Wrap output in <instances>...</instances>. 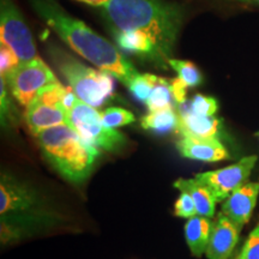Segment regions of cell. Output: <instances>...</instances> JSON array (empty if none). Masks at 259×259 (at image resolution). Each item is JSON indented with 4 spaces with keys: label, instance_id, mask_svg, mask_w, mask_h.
<instances>
[{
    "label": "cell",
    "instance_id": "f546056e",
    "mask_svg": "<svg viewBox=\"0 0 259 259\" xmlns=\"http://www.w3.org/2000/svg\"><path fill=\"white\" fill-rule=\"evenodd\" d=\"M255 135H257V137L259 138V132H257V134H255Z\"/></svg>",
    "mask_w": 259,
    "mask_h": 259
},
{
    "label": "cell",
    "instance_id": "e0dca14e",
    "mask_svg": "<svg viewBox=\"0 0 259 259\" xmlns=\"http://www.w3.org/2000/svg\"><path fill=\"white\" fill-rule=\"evenodd\" d=\"M179 122V114L173 108L158 112H149L141 119V125L144 130L156 132L176 131Z\"/></svg>",
    "mask_w": 259,
    "mask_h": 259
},
{
    "label": "cell",
    "instance_id": "9c48e42d",
    "mask_svg": "<svg viewBox=\"0 0 259 259\" xmlns=\"http://www.w3.org/2000/svg\"><path fill=\"white\" fill-rule=\"evenodd\" d=\"M258 157L255 155L242 157L236 163L216 170L198 173L194 178L202 181L211 190L216 202H225L229 194L247 183Z\"/></svg>",
    "mask_w": 259,
    "mask_h": 259
},
{
    "label": "cell",
    "instance_id": "603a6c76",
    "mask_svg": "<svg viewBox=\"0 0 259 259\" xmlns=\"http://www.w3.org/2000/svg\"><path fill=\"white\" fill-rule=\"evenodd\" d=\"M235 259H259V223L248 234Z\"/></svg>",
    "mask_w": 259,
    "mask_h": 259
},
{
    "label": "cell",
    "instance_id": "8fae6325",
    "mask_svg": "<svg viewBox=\"0 0 259 259\" xmlns=\"http://www.w3.org/2000/svg\"><path fill=\"white\" fill-rule=\"evenodd\" d=\"M242 229L222 212L218 213L206 247L208 259H229L234 252Z\"/></svg>",
    "mask_w": 259,
    "mask_h": 259
},
{
    "label": "cell",
    "instance_id": "d4e9b609",
    "mask_svg": "<svg viewBox=\"0 0 259 259\" xmlns=\"http://www.w3.org/2000/svg\"><path fill=\"white\" fill-rule=\"evenodd\" d=\"M19 64L21 61L15 52L5 45L0 44V73H2L3 78H5Z\"/></svg>",
    "mask_w": 259,
    "mask_h": 259
},
{
    "label": "cell",
    "instance_id": "f1b7e54d",
    "mask_svg": "<svg viewBox=\"0 0 259 259\" xmlns=\"http://www.w3.org/2000/svg\"><path fill=\"white\" fill-rule=\"evenodd\" d=\"M238 2H246V3H255V4H259V0H238Z\"/></svg>",
    "mask_w": 259,
    "mask_h": 259
},
{
    "label": "cell",
    "instance_id": "5bb4252c",
    "mask_svg": "<svg viewBox=\"0 0 259 259\" xmlns=\"http://www.w3.org/2000/svg\"><path fill=\"white\" fill-rule=\"evenodd\" d=\"M183 157L200 162H220L228 160L229 153L220 139L183 137L177 143Z\"/></svg>",
    "mask_w": 259,
    "mask_h": 259
},
{
    "label": "cell",
    "instance_id": "ba28073f",
    "mask_svg": "<svg viewBox=\"0 0 259 259\" xmlns=\"http://www.w3.org/2000/svg\"><path fill=\"white\" fill-rule=\"evenodd\" d=\"M67 89L63 84L38 95L25 107V122L34 136L54 126L69 124V111L65 107Z\"/></svg>",
    "mask_w": 259,
    "mask_h": 259
},
{
    "label": "cell",
    "instance_id": "5b68a950",
    "mask_svg": "<svg viewBox=\"0 0 259 259\" xmlns=\"http://www.w3.org/2000/svg\"><path fill=\"white\" fill-rule=\"evenodd\" d=\"M84 142L100 150L119 153L127 144V138L115 128L103 125L100 112L76 96L69 108V124Z\"/></svg>",
    "mask_w": 259,
    "mask_h": 259
},
{
    "label": "cell",
    "instance_id": "7402d4cb",
    "mask_svg": "<svg viewBox=\"0 0 259 259\" xmlns=\"http://www.w3.org/2000/svg\"><path fill=\"white\" fill-rule=\"evenodd\" d=\"M189 109L191 112H193L194 114L203 116H215L219 111V102L218 100L213 99L211 96L197 94L191 100Z\"/></svg>",
    "mask_w": 259,
    "mask_h": 259
},
{
    "label": "cell",
    "instance_id": "8992f818",
    "mask_svg": "<svg viewBox=\"0 0 259 259\" xmlns=\"http://www.w3.org/2000/svg\"><path fill=\"white\" fill-rule=\"evenodd\" d=\"M4 79L14 99L24 107L30 105L42 93L60 84L53 71L41 58L21 63Z\"/></svg>",
    "mask_w": 259,
    "mask_h": 259
},
{
    "label": "cell",
    "instance_id": "30bf717a",
    "mask_svg": "<svg viewBox=\"0 0 259 259\" xmlns=\"http://www.w3.org/2000/svg\"><path fill=\"white\" fill-rule=\"evenodd\" d=\"M259 197V180L247 181L229 194L222 204L221 212L242 229L251 220Z\"/></svg>",
    "mask_w": 259,
    "mask_h": 259
},
{
    "label": "cell",
    "instance_id": "4fadbf2b",
    "mask_svg": "<svg viewBox=\"0 0 259 259\" xmlns=\"http://www.w3.org/2000/svg\"><path fill=\"white\" fill-rule=\"evenodd\" d=\"M179 122L176 130L177 134L183 137L220 139L222 121L215 116H203L194 114L189 108L180 111Z\"/></svg>",
    "mask_w": 259,
    "mask_h": 259
},
{
    "label": "cell",
    "instance_id": "7a4b0ae2",
    "mask_svg": "<svg viewBox=\"0 0 259 259\" xmlns=\"http://www.w3.org/2000/svg\"><path fill=\"white\" fill-rule=\"evenodd\" d=\"M30 3L38 17L65 44L100 71L111 74L127 88L138 76L134 64L114 45L96 34L82 21L66 14L54 0H30Z\"/></svg>",
    "mask_w": 259,
    "mask_h": 259
},
{
    "label": "cell",
    "instance_id": "4dcf8cb0",
    "mask_svg": "<svg viewBox=\"0 0 259 259\" xmlns=\"http://www.w3.org/2000/svg\"><path fill=\"white\" fill-rule=\"evenodd\" d=\"M78 2H82V0H78Z\"/></svg>",
    "mask_w": 259,
    "mask_h": 259
},
{
    "label": "cell",
    "instance_id": "ffe728a7",
    "mask_svg": "<svg viewBox=\"0 0 259 259\" xmlns=\"http://www.w3.org/2000/svg\"><path fill=\"white\" fill-rule=\"evenodd\" d=\"M158 80H160V77L155 76V74L139 73L138 76L132 80V83L130 84L127 89L131 92V94L136 97V99L145 103L148 97L150 96L151 92H153L155 87H156Z\"/></svg>",
    "mask_w": 259,
    "mask_h": 259
},
{
    "label": "cell",
    "instance_id": "d6986e66",
    "mask_svg": "<svg viewBox=\"0 0 259 259\" xmlns=\"http://www.w3.org/2000/svg\"><path fill=\"white\" fill-rule=\"evenodd\" d=\"M169 66L178 73V77L186 84L189 88L198 87L202 83L203 77L198 67L191 61L178 60L171 58L169 60Z\"/></svg>",
    "mask_w": 259,
    "mask_h": 259
},
{
    "label": "cell",
    "instance_id": "4316f807",
    "mask_svg": "<svg viewBox=\"0 0 259 259\" xmlns=\"http://www.w3.org/2000/svg\"><path fill=\"white\" fill-rule=\"evenodd\" d=\"M8 84H6L5 79L0 78V102H2V122L3 125H5V122L8 121L10 114V101L8 96Z\"/></svg>",
    "mask_w": 259,
    "mask_h": 259
},
{
    "label": "cell",
    "instance_id": "44dd1931",
    "mask_svg": "<svg viewBox=\"0 0 259 259\" xmlns=\"http://www.w3.org/2000/svg\"><path fill=\"white\" fill-rule=\"evenodd\" d=\"M100 116H101L103 125L109 128L121 127V126L134 124L136 121L134 113L120 107H109L100 113Z\"/></svg>",
    "mask_w": 259,
    "mask_h": 259
},
{
    "label": "cell",
    "instance_id": "277c9868",
    "mask_svg": "<svg viewBox=\"0 0 259 259\" xmlns=\"http://www.w3.org/2000/svg\"><path fill=\"white\" fill-rule=\"evenodd\" d=\"M52 57L71 90L83 102L99 108L114 95V84L111 74L85 66L61 51L53 50Z\"/></svg>",
    "mask_w": 259,
    "mask_h": 259
},
{
    "label": "cell",
    "instance_id": "7c38bea8",
    "mask_svg": "<svg viewBox=\"0 0 259 259\" xmlns=\"http://www.w3.org/2000/svg\"><path fill=\"white\" fill-rule=\"evenodd\" d=\"M37 203L36 194L24 183L17 181L8 174H3L0 181V213L23 212Z\"/></svg>",
    "mask_w": 259,
    "mask_h": 259
},
{
    "label": "cell",
    "instance_id": "52a82bcc",
    "mask_svg": "<svg viewBox=\"0 0 259 259\" xmlns=\"http://www.w3.org/2000/svg\"><path fill=\"white\" fill-rule=\"evenodd\" d=\"M0 44L11 48L21 63L38 58L30 29L11 0L0 2Z\"/></svg>",
    "mask_w": 259,
    "mask_h": 259
},
{
    "label": "cell",
    "instance_id": "9a60e30c",
    "mask_svg": "<svg viewBox=\"0 0 259 259\" xmlns=\"http://www.w3.org/2000/svg\"><path fill=\"white\" fill-rule=\"evenodd\" d=\"M173 185L180 192L190 194L191 198L193 199L194 205H196L198 216L211 219L215 215V205L218 202H216L211 190L202 181L197 178H191V179L180 178L174 181Z\"/></svg>",
    "mask_w": 259,
    "mask_h": 259
},
{
    "label": "cell",
    "instance_id": "2e32d148",
    "mask_svg": "<svg viewBox=\"0 0 259 259\" xmlns=\"http://www.w3.org/2000/svg\"><path fill=\"white\" fill-rule=\"evenodd\" d=\"M212 227L213 222L211 219L203 218V216H194L185 223L184 231H185L186 244L189 245L191 253L194 257L200 258L205 253Z\"/></svg>",
    "mask_w": 259,
    "mask_h": 259
},
{
    "label": "cell",
    "instance_id": "484cf974",
    "mask_svg": "<svg viewBox=\"0 0 259 259\" xmlns=\"http://www.w3.org/2000/svg\"><path fill=\"white\" fill-rule=\"evenodd\" d=\"M169 85H170V92H171V95H173L174 102H176L178 106L185 105L187 88H189V87H187L186 84L179 78V77L169 79Z\"/></svg>",
    "mask_w": 259,
    "mask_h": 259
},
{
    "label": "cell",
    "instance_id": "83f0119b",
    "mask_svg": "<svg viewBox=\"0 0 259 259\" xmlns=\"http://www.w3.org/2000/svg\"><path fill=\"white\" fill-rule=\"evenodd\" d=\"M108 0H82V3H85V4L93 5V6H99L101 8L102 5H105Z\"/></svg>",
    "mask_w": 259,
    "mask_h": 259
},
{
    "label": "cell",
    "instance_id": "3957f363",
    "mask_svg": "<svg viewBox=\"0 0 259 259\" xmlns=\"http://www.w3.org/2000/svg\"><path fill=\"white\" fill-rule=\"evenodd\" d=\"M42 156L71 184H83L92 173L100 150L84 142L70 125L47 128L35 136Z\"/></svg>",
    "mask_w": 259,
    "mask_h": 259
},
{
    "label": "cell",
    "instance_id": "cb8c5ba5",
    "mask_svg": "<svg viewBox=\"0 0 259 259\" xmlns=\"http://www.w3.org/2000/svg\"><path fill=\"white\" fill-rule=\"evenodd\" d=\"M174 215L183 219H192L194 216H198L193 199L189 193L180 192L179 198L174 204Z\"/></svg>",
    "mask_w": 259,
    "mask_h": 259
},
{
    "label": "cell",
    "instance_id": "ac0fdd59",
    "mask_svg": "<svg viewBox=\"0 0 259 259\" xmlns=\"http://www.w3.org/2000/svg\"><path fill=\"white\" fill-rule=\"evenodd\" d=\"M171 101H174V100L170 92L169 80L160 78L156 87L151 92L150 96L145 101V106H147L149 112H158L163 111V109L173 108Z\"/></svg>",
    "mask_w": 259,
    "mask_h": 259
},
{
    "label": "cell",
    "instance_id": "6da1fadb",
    "mask_svg": "<svg viewBox=\"0 0 259 259\" xmlns=\"http://www.w3.org/2000/svg\"><path fill=\"white\" fill-rule=\"evenodd\" d=\"M121 50L167 70L184 21L183 9L167 0H108L101 6Z\"/></svg>",
    "mask_w": 259,
    "mask_h": 259
}]
</instances>
